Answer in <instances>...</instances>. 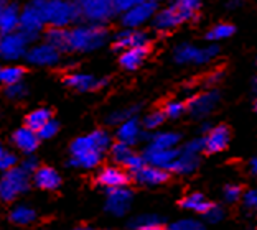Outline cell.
I'll return each instance as SVG.
<instances>
[{
  "mask_svg": "<svg viewBox=\"0 0 257 230\" xmlns=\"http://www.w3.org/2000/svg\"><path fill=\"white\" fill-rule=\"evenodd\" d=\"M140 2H144V0H112L115 14H124L127 9H131Z\"/></svg>",
  "mask_w": 257,
  "mask_h": 230,
  "instance_id": "7dc6e473",
  "label": "cell"
},
{
  "mask_svg": "<svg viewBox=\"0 0 257 230\" xmlns=\"http://www.w3.org/2000/svg\"><path fill=\"white\" fill-rule=\"evenodd\" d=\"M30 41L32 40L20 30L2 35L0 37V58H4L7 61H14L25 56Z\"/></svg>",
  "mask_w": 257,
  "mask_h": 230,
  "instance_id": "9c48e42d",
  "label": "cell"
},
{
  "mask_svg": "<svg viewBox=\"0 0 257 230\" xmlns=\"http://www.w3.org/2000/svg\"><path fill=\"white\" fill-rule=\"evenodd\" d=\"M198 164H200L198 155L186 153L182 150L178 153V156L175 158V161L172 163V166L168 171H173V173H177V174H191L193 171H196Z\"/></svg>",
  "mask_w": 257,
  "mask_h": 230,
  "instance_id": "d4e9b609",
  "label": "cell"
},
{
  "mask_svg": "<svg viewBox=\"0 0 257 230\" xmlns=\"http://www.w3.org/2000/svg\"><path fill=\"white\" fill-rule=\"evenodd\" d=\"M50 119H53V114H51V110H48V109H37V110H33V112H30V114L27 115L25 125L30 127L32 130L37 132L38 128L42 127L43 123L48 122Z\"/></svg>",
  "mask_w": 257,
  "mask_h": 230,
  "instance_id": "f546056e",
  "label": "cell"
},
{
  "mask_svg": "<svg viewBox=\"0 0 257 230\" xmlns=\"http://www.w3.org/2000/svg\"><path fill=\"white\" fill-rule=\"evenodd\" d=\"M17 164V156L0 146V171H7Z\"/></svg>",
  "mask_w": 257,
  "mask_h": 230,
  "instance_id": "b9f144b4",
  "label": "cell"
},
{
  "mask_svg": "<svg viewBox=\"0 0 257 230\" xmlns=\"http://www.w3.org/2000/svg\"><path fill=\"white\" fill-rule=\"evenodd\" d=\"M147 55H149L147 46H134V48H127L122 51L119 63H120V66L127 71H136L140 64L145 61Z\"/></svg>",
  "mask_w": 257,
  "mask_h": 230,
  "instance_id": "603a6c76",
  "label": "cell"
},
{
  "mask_svg": "<svg viewBox=\"0 0 257 230\" xmlns=\"http://www.w3.org/2000/svg\"><path fill=\"white\" fill-rule=\"evenodd\" d=\"M219 102V94L216 91L203 92L198 96H193L188 104H186V110L190 112L196 119H203V117L209 115L216 109V105Z\"/></svg>",
  "mask_w": 257,
  "mask_h": 230,
  "instance_id": "7c38bea8",
  "label": "cell"
},
{
  "mask_svg": "<svg viewBox=\"0 0 257 230\" xmlns=\"http://www.w3.org/2000/svg\"><path fill=\"white\" fill-rule=\"evenodd\" d=\"M236 32V28L231 25V23H218L214 25L211 30L206 33V38L209 41H219V40H226L232 37Z\"/></svg>",
  "mask_w": 257,
  "mask_h": 230,
  "instance_id": "d6a6232c",
  "label": "cell"
},
{
  "mask_svg": "<svg viewBox=\"0 0 257 230\" xmlns=\"http://www.w3.org/2000/svg\"><path fill=\"white\" fill-rule=\"evenodd\" d=\"M110 135L106 130H94L89 135L76 138L71 143V158L68 164L76 168H96L102 160V155L109 150Z\"/></svg>",
  "mask_w": 257,
  "mask_h": 230,
  "instance_id": "6da1fadb",
  "label": "cell"
},
{
  "mask_svg": "<svg viewBox=\"0 0 257 230\" xmlns=\"http://www.w3.org/2000/svg\"><path fill=\"white\" fill-rule=\"evenodd\" d=\"M147 43H149L147 33L136 30V28H125L124 32H120L114 38L112 46L115 51H124L127 48H134V46H147Z\"/></svg>",
  "mask_w": 257,
  "mask_h": 230,
  "instance_id": "2e32d148",
  "label": "cell"
},
{
  "mask_svg": "<svg viewBox=\"0 0 257 230\" xmlns=\"http://www.w3.org/2000/svg\"><path fill=\"white\" fill-rule=\"evenodd\" d=\"M79 10L81 19L91 23H104L115 14L112 0H71Z\"/></svg>",
  "mask_w": 257,
  "mask_h": 230,
  "instance_id": "8992f818",
  "label": "cell"
},
{
  "mask_svg": "<svg viewBox=\"0 0 257 230\" xmlns=\"http://www.w3.org/2000/svg\"><path fill=\"white\" fill-rule=\"evenodd\" d=\"M128 227L140 230H159L163 227V220L159 215H140L128 223Z\"/></svg>",
  "mask_w": 257,
  "mask_h": 230,
  "instance_id": "4dcf8cb0",
  "label": "cell"
},
{
  "mask_svg": "<svg viewBox=\"0 0 257 230\" xmlns=\"http://www.w3.org/2000/svg\"><path fill=\"white\" fill-rule=\"evenodd\" d=\"M20 23V10L15 4H7L0 10V33H12L19 30Z\"/></svg>",
  "mask_w": 257,
  "mask_h": 230,
  "instance_id": "cb8c5ba5",
  "label": "cell"
},
{
  "mask_svg": "<svg viewBox=\"0 0 257 230\" xmlns=\"http://www.w3.org/2000/svg\"><path fill=\"white\" fill-rule=\"evenodd\" d=\"M180 143V135L175 132H160L149 137V146L154 148H175Z\"/></svg>",
  "mask_w": 257,
  "mask_h": 230,
  "instance_id": "4316f807",
  "label": "cell"
},
{
  "mask_svg": "<svg viewBox=\"0 0 257 230\" xmlns=\"http://www.w3.org/2000/svg\"><path fill=\"white\" fill-rule=\"evenodd\" d=\"M241 4H242V0H232V2L227 4V7H229V9H236V7H239Z\"/></svg>",
  "mask_w": 257,
  "mask_h": 230,
  "instance_id": "816d5d0a",
  "label": "cell"
},
{
  "mask_svg": "<svg viewBox=\"0 0 257 230\" xmlns=\"http://www.w3.org/2000/svg\"><path fill=\"white\" fill-rule=\"evenodd\" d=\"M249 169H250V174H252L254 178H257V156L250 160V163H249Z\"/></svg>",
  "mask_w": 257,
  "mask_h": 230,
  "instance_id": "f907efd6",
  "label": "cell"
},
{
  "mask_svg": "<svg viewBox=\"0 0 257 230\" xmlns=\"http://www.w3.org/2000/svg\"><path fill=\"white\" fill-rule=\"evenodd\" d=\"M157 14V2L155 0H144L134 7L127 9L122 14V23L127 28H136L142 27L144 23H147L150 19H154Z\"/></svg>",
  "mask_w": 257,
  "mask_h": 230,
  "instance_id": "8fae6325",
  "label": "cell"
},
{
  "mask_svg": "<svg viewBox=\"0 0 257 230\" xmlns=\"http://www.w3.org/2000/svg\"><path fill=\"white\" fill-rule=\"evenodd\" d=\"M223 196H224V200H226V202L234 204V202H237L239 199H241L242 191H241V187H239L237 184H227V186L224 187Z\"/></svg>",
  "mask_w": 257,
  "mask_h": 230,
  "instance_id": "ee69618b",
  "label": "cell"
},
{
  "mask_svg": "<svg viewBox=\"0 0 257 230\" xmlns=\"http://www.w3.org/2000/svg\"><path fill=\"white\" fill-rule=\"evenodd\" d=\"M5 5H7V0H0V10H2Z\"/></svg>",
  "mask_w": 257,
  "mask_h": 230,
  "instance_id": "db71d44e",
  "label": "cell"
},
{
  "mask_svg": "<svg viewBox=\"0 0 257 230\" xmlns=\"http://www.w3.org/2000/svg\"><path fill=\"white\" fill-rule=\"evenodd\" d=\"M58 130H60V123H58L56 120H53V119H50L48 122L43 123V125L38 128L37 133H38L40 138L48 140V138H53L55 135L58 133Z\"/></svg>",
  "mask_w": 257,
  "mask_h": 230,
  "instance_id": "f35d334b",
  "label": "cell"
},
{
  "mask_svg": "<svg viewBox=\"0 0 257 230\" xmlns=\"http://www.w3.org/2000/svg\"><path fill=\"white\" fill-rule=\"evenodd\" d=\"M177 148H154V146H147V150L144 151V158L149 164L159 166L163 169H170L172 163L175 161V158L178 156Z\"/></svg>",
  "mask_w": 257,
  "mask_h": 230,
  "instance_id": "e0dca14e",
  "label": "cell"
},
{
  "mask_svg": "<svg viewBox=\"0 0 257 230\" xmlns=\"http://www.w3.org/2000/svg\"><path fill=\"white\" fill-rule=\"evenodd\" d=\"M5 94H7L9 99H22L27 96V87L22 81L15 82V84L5 86Z\"/></svg>",
  "mask_w": 257,
  "mask_h": 230,
  "instance_id": "60d3db41",
  "label": "cell"
},
{
  "mask_svg": "<svg viewBox=\"0 0 257 230\" xmlns=\"http://www.w3.org/2000/svg\"><path fill=\"white\" fill-rule=\"evenodd\" d=\"M46 43L55 46L58 51H69L68 50V30L63 27H51L48 32L45 33Z\"/></svg>",
  "mask_w": 257,
  "mask_h": 230,
  "instance_id": "484cf974",
  "label": "cell"
},
{
  "mask_svg": "<svg viewBox=\"0 0 257 230\" xmlns=\"http://www.w3.org/2000/svg\"><path fill=\"white\" fill-rule=\"evenodd\" d=\"M14 143L20 151L28 153V155H30V153H33L35 150L38 148L40 137H38L37 132L25 125V127L19 128V130L14 133Z\"/></svg>",
  "mask_w": 257,
  "mask_h": 230,
  "instance_id": "7402d4cb",
  "label": "cell"
},
{
  "mask_svg": "<svg viewBox=\"0 0 257 230\" xmlns=\"http://www.w3.org/2000/svg\"><path fill=\"white\" fill-rule=\"evenodd\" d=\"M37 219V210L28 205H15L10 212V220L15 225H28Z\"/></svg>",
  "mask_w": 257,
  "mask_h": 230,
  "instance_id": "83f0119b",
  "label": "cell"
},
{
  "mask_svg": "<svg viewBox=\"0 0 257 230\" xmlns=\"http://www.w3.org/2000/svg\"><path fill=\"white\" fill-rule=\"evenodd\" d=\"M255 110H257V102H255Z\"/></svg>",
  "mask_w": 257,
  "mask_h": 230,
  "instance_id": "11a10c76",
  "label": "cell"
},
{
  "mask_svg": "<svg viewBox=\"0 0 257 230\" xmlns=\"http://www.w3.org/2000/svg\"><path fill=\"white\" fill-rule=\"evenodd\" d=\"M30 187V174L25 173L22 168H10L0 178V199L4 202H10L17 196L27 192Z\"/></svg>",
  "mask_w": 257,
  "mask_h": 230,
  "instance_id": "5b68a950",
  "label": "cell"
},
{
  "mask_svg": "<svg viewBox=\"0 0 257 230\" xmlns=\"http://www.w3.org/2000/svg\"><path fill=\"white\" fill-rule=\"evenodd\" d=\"M139 112V105H134V107H127V109H122V110H117V112H112L109 117H107V123L109 125H117V123L124 122L127 119H131Z\"/></svg>",
  "mask_w": 257,
  "mask_h": 230,
  "instance_id": "e575fe53",
  "label": "cell"
},
{
  "mask_svg": "<svg viewBox=\"0 0 257 230\" xmlns=\"http://www.w3.org/2000/svg\"><path fill=\"white\" fill-rule=\"evenodd\" d=\"M165 114H163V110H157V112H152L147 117L144 119L142 125L147 128V130H155V128H159L163 122H165Z\"/></svg>",
  "mask_w": 257,
  "mask_h": 230,
  "instance_id": "8d00e7d4",
  "label": "cell"
},
{
  "mask_svg": "<svg viewBox=\"0 0 257 230\" xmlns=\"http://www.w3.org/2000/svg\"><path fill=\"white\" fill-rule=\"evenodd\" d=\"M25 56L27 61L30 64H35V66H53V64L60 61V51L50 43L32 46L30 50H27Z\"/></svg>",
  "mask_w": 257,
  "mask_h": 230,
  "instance_id": "4fadbf2b",
  "label": "cell"
},
{
  "mask_svg": "<svg viewBox=\"0 0 257 230\" xmlns=\"http://www.w3.org/2000/svg\"><path fill=\"white\" fill-rule=\"evenodd\" d=\"M109 38L107 30L101 23H89V25H79L68 30V50L69 51H94L106 45Z\"/></svg>",
  "mask_w": 257,
  "mask_h": 230,
  "instance_id": "3957f363",
  "label": "cell"
},
{
  "mask_svg": "<svg viewBox=\"0 0 257 230\" xmlns=\"http://www.w3.org/2000/svg\"><path fill=\"white\" fill-rule=\"evenodd\" d=\"M221 78H223V71H214L213 74H209V76H208L206 84L213 86V84H216V82H219V81H221Z\"/></svg>",
  "mask_w": 257,
  "mask_h": 230,
  "instance_id": "681fc988",
  "label": "cell"
},
{
  "mask_svg": "<svg viewBox=\"0 0 257 230\" xmlns=\"http://www.w3.org/2000/svg\"><path fill=\"white\" fill-rule=\"evenodd\" d=\"M128 174L119 166H106L101 169V173L97 174V182L102 187H117V186H127L128 182Z\"/></svg>",
  "mask_w": 257,
  "mask_h": 230,
  "instance_id": "ffe728a7",
  "label": "cell"
},
{
  "mask_svg": "<svg viewBox=\"0 0 257 230\" xmlns=\"http://www.w3.org/2000/svg\"><path fill=\"white\" fill-rule=\"evenodd\" d=\"M201 2L203 0H175L167 9L155 14L154 27L160 32H168L183 25L196 15V12L201 7Z\"/></svg>",
  "mask_w": 257,
  "mask_h": 230,
  "instance_id": "7a4b0ae2",
  "label": "cell"
},
{
  "mask_svg": "<svg viewBox=\"0 0 257 230\" xmlns=\"http://www.w3.org/2000/svg\"><path fill=\"white\" fill-rule=\"evenodd\" d=\"M134 179H136L139 184L144 186H160L168 179V171L154 166V164H145L144 168H140L136 173H132Z\"/></svg>",
  "mask_w": 257,
  "mask_h": 230,
  "instance_id": "9a60e30c",
  "label": "cell"
},
{
  "mask_svg": "<svg viewBox=\"0 0 257 230\" xmlns=\"http://www.w3.org/2000/svg\"><path fill=\"white\" fill-rule=\"evenodd\" d=\"M109 148H110V155H112L114 161H117L120 164H124V161L132 155L131 145H127V143H124V141H120V140L115 141L114 145L110 143Z\"/></svg>",
  "mask_w": 257,
  "mask_h": 230,
  "instance_id": "836d02e7",
  "label": "cell"
},
{
  "mask_svg": "<svg viewBox=\"0 0 257 230\" xmlns=\"http://www.w3.org/2000/svg\"><path fill=\"white\" fill-rule=\"evenodd\" d=\"M203 217H204V220L209 222V223H219L224 219V210L221 205L209 204V207L203 212Z\"/></svg>",
  "mask_w": 257,
  "mask_h": 230,
  "instance_id": "74e56055",
  "label": "cell"
},
{
  "mask_svg": "<svg viewBox=\"0 0 257 230\" xmlns=\"http://www.w3.org/2000/svg\"><path fill=\"white\" fill-rule=\"evenodd\" d=\"M64 84L71 89L78 91V92H92L101 89L107 84V79H97L92 74H84V73H74L66 76L64 79Z\"/></svg>",
  "mask_w": 257,
  "mask_h": 230,
  "instance_id": "5bb4252c",
  "label": "cell"
},
{
  "mask_svg": "<svg viewBox=\"0 0 257 230\" xmlns=\"http://www.w3.org/2000/svg\"><path fill=\"white\" fill-rule=\"evenodd\" d=\"M186 110V104L183 102H178V100H172V102H167L165 107H163V114L168 119H178L182 117Z\"/></svg>",
  "mask_w": 257,
  "mask_h": 230,
  "instance_id": "d590c367",
  "label": "cell"
},
{
  "mask_svg": "<svg viewBox=\"0 0 257 230\" xmlns=\"http://www.w3.org/2000/svg\"><path fill=\"white\" fill-rule=\"evenodd\" d=\"M145 164H147V161H145L144 155H136V153H132V155L124 161V166L131 171V173H136V171H139L140 168H144Z\"/></svg>",
  "mask_w": 257,
  "mask_h": 230,
  "instance_id": "ab89813d",
  "label": "cell"
},
{
  "mask_svg": "<svg viewBox=\"0 0 257 230\" xmlns=\"http://www.w3.org/2000/svg\"><path fill=\"white\" fill-rule=\"evenodd\" d=\"M117 140L124 141L127 145H136L139 140H142V127L136 115L119 123Z\"/></svg>",
  "mask_w": 257,
  "mask_h": 230,
  "instance_id": "44dd1931",
  "label": "cell"
},
{
  "mask_svg": "<svg viewBox=\"0 0 257 230\" xmlns=\"http://www.w3.org/2000/svg\"><path fill=\"white\" fill-rule=\"evenodd\" d=\"M25 173H28V174H33L35 173V169L38 168V161L35 160V158H27L25 161L22 163V166H20Z\"/></svg>",
  "mask_w": 257,
  "mask_h": 230,
  "instance_id": "c3c4849f",
  "label": "cell"
},
{
  "mask_svg": "<svg viewBox=\"0 0 257 230\" xmlns=\"http://www.w3.org/2000/svg\"><path fill=\"white\" fill-rule=\"evenodd\" d=\"M35 186L45 191H55L61 186V176L58 174L55 168L50 166H38L33 173Z\"/></svg>",
  "mask_w": 257,
  "mask_h": 230,
  "instance_id": "ac0fdd59",
  "label": "cell"
},
{
  "mask_svg": "<svg viewBox=\"0 0 257 230\" xmlns=\"http://www.w3.org/2000/svg\"><path fill=\"white\" fill-rule=\"evenodd\" d=\"M209 204L206 199H204L203 194L200 192H193L190 196H186L183 200H182V207L183 209H188V210H193V212H198V214H203L204 210L209 207Z\"/></svg>",
  "mask_w": 257,
  "mask_h": 230,
  "instance_id": "f1b7e54d",
  "label": "cell"
},
{
  "mask_svg": "<svg viewBox=\"0 0 257 230\" xmlns=\"http://www.w3.org/2000/svg\"><path fill=\"white\" fill-rule=\"evenodd\" d=\"M219 48L218 46H206V48H198V46H193L190 43H183L175 48L173 58L178 64H204L208 61H211L214 56H218Z\"/></svg>",
  "mask_w": 257,
  "mask_h": 230,
  "instance_id": "ba28073f",
  "label": "cell"
},
{
  "mask_svg": "<svg viewBox=\"0 0 257 230\" xmlns=\"http://www.w3.org/2000/svg\"><path fill=\"white\" fill-rule=\"evenodd\" d=\"M25 76V69L19 66H7V68H0V84L10 86L15 82H20Z\"/></svg>",
  "mask_w": 257,
  "mask_h": 230,
  "instance_id": "1f68e13d",
  "label": "cell"
},
{
  "mask_svg": "<svg viewBox=\"0 0 257 230\" xmlns=\"http://www.w3.org/2000/svg\"><path fill=\"white\" fill-rule=\"evenodd\" d=\"M252 91L257 94V78H255V79H254V82H252Z\"/></svg>",
  "mask_w": 257,
  "mask_h": 230,
  "instance_id": "f5cc1de1",
  "label": "cell"
},
{
  "mask_svg": "<svg viewBox=\"0 0 257 230\" xmlns=\"http://www.w3.org/2000/svg\"><path fill=\"white\" fill-rule=\"evenodd\" d=\"M45 23L50 27H68L81 20L79 10L71 0H42Z\"/></svg>",
  "mask_w": 257,
  "mask_h": 230,
  "instance_id": "277c9868",
  "label": "cell"
},
{
  "mask_svg": "<svg viewBox=\"0 0 257 230\" xmlns=\"http://www.w3.org/2000/svg\"><path fill=\"white\" fill-rule=\"evenodd\" d=\"M204 148H206V140L204 138H193L183 146V151L193 153V155H200L201 151H204Z\"/></svg>",
  "mask_w": 257,
  "mask_h": 230,
  "instance_id": "f6af8a7d",
  "label": "cell"
},
{
  "mask_svg": "<svg viewBox=\"0 0 257 230\" xmlns=\"http://www.w3.org/2000/svg\"><path fill=\"white\" fill-rule=\"evenodd\" d=\"M46 25L42 12V0H32L25 9L20 12V23L19 30L23 32L32 41L37 40L38 33Z\"/></svg>",
  "mask_w": 257,
  "mask_h": 230,
  "instance_id": "52a82bcc",
  "label": "cell"
},
{
  "mask_svg": "<svg viewBox=\"0 0 257 230\" xmlns=\"http://www.w3.org/2000/svg\"><path fill=\"white\" fill-rule=\"evenodd\" d=\"M155 2H157V0H155Z\"/></svg>",
  "mask_w": 257,
  "mask_h": 230,
  "instance_id": "9f6ffc18",
  "label": "cell"
},
{
  "mask_svg": "<svg viewBox=\"0 0 257 230\" xmlns=\"http://www.w3.org/2000/svg\"><path fill=\"white\" fill-rule=\"evenodd\" d=\"M241 197H242L244 207L250 212H254V214H257V189H250L246 194H242Z\"/></svg>",
  "mask_w": 257,
  "mask_h": 230,
  "instance_id": "bcb514c9",
  "label": "cell"
},
{
  "mask_svg": "<svg viewBox=\"0 0 257 230\" xmlns=\"http://www.w3.org/2000/svg\"><path fill=\"white\" fill-rule=\"evenodd\" d=\"M170 228L172 230H201V228H204V225L201 222L193 220V219H182V220L172 223Z\"/></svg>",
  "mask_w": 257,
  "mask_h": 230,
  "instance_id": "7bdbcfd3",
  "label": "cell"
},
{
  "mask_svg": "<svg viewBox=\"0 0 257 230\" xmlns=\"http://www.w3.org/2000/svg\"><path fill=\"white\" fill-rule=\"evenodd\" d=\"M204 140H206V148H204V151H208V153L223 151L227 148L229 140H231L229 128H227L226 125H218L214 128H209L208 137Z\"/></svg>",
  "mask_w": 257,
  "mask_h": 230,
  "instance_id": "d6986e66",
  "label": "cell"
},
{
  "mask_svg": "<svg viewBox=\"0 0 257 230\" xmlns=\"http://www.w3.org/2000/svg\"><path fill=\"white\" fill-rule=\"evenodd\" d=\"M106 197V210L109 214L115 217H122L125 212L131 209L134 192L128 189L127 186H117V187H109Z\"/></svg>",
  "mask_w": 257,
  "mask_h": 230,
  "instance_id": "30bf717a",
  "label": "cell"
}]
</instances>
